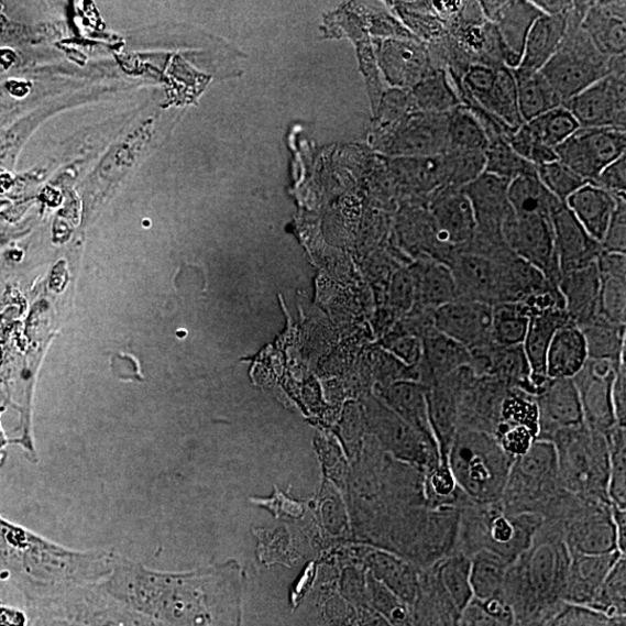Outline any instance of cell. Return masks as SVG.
<instances>
[{"mask_svg": "<svg viewBox=\"0 0 626 626\" xmlns=\"http://www.w3.org/2000/svg\"><path fill=\"white\" fill-rule=\"evenodd\" d=\"M0 550L43 591L66 592L97 584L112 574L114 553L57 546L0 517Z\"/></svg>", "mask_w": 626, "mask_h": 626, "instance_id": "obj_1", "label": "cell"}, {"mask_svg": "<svg viewBox=\"0 0 626 626\" xmlns=\"http://www.w3.org/2000/svg\"><path fill=\"white\" fill-rule=\"evenodd\" d=\"M571 553L556 523L542 526L529 550L508 569L504 600L509 606L541 608L563 596Z\"/></svg>", "mask_w": 626, "mask_h": 626, "instance_id": "obj_2", "label": "cell"}, {"mask_svg": "<svg viewBox=\"0 0 626 626\" xmlns=\"http://www.w3.org/2000/svg\"><path fill=\"white\" fill-rule=\"evenodd\" d=\"M447 463L466 498L486 505L501 502L514 459L487 431L459 427Z\"/></svg>", "mask_w": 626, "mask_h": 626, "instance_id": "obj_3", "label": "cell"}, {"mask_svg": "<svg viewBox=\"0 0 626 626\" xmlns=\"http://www.w3.org/2000/svg\"><path fill=\"white\" fill-rule=\"evenodd\" d=\"M545 523L541 515L508 513L499 503L470 504L460 510L457 551L468 557L490 551L512 565L529 550Z\"/></svg>", "mask_w": 626, "mask_h": 626, "instance_id": "obj_4", "label": "cell"}, {"mask_svg": "<svg viewBox=\"0 0 626 626\" xmlns=\"http://www.w3.org/2000/svg\"><path fill=\"white\" fill-rule=\"evenodd\" d=\"M551 442L557 451L561 488L581 499L611 504L609 446L606 436L585 424L563 431Z\"/></svg>", "mask_w": 626, "mask_h": 626, "instance_id": "obj_5", "label": "cell"}, {"mask_svg": "<svg viewBox=\"0 0 626 626\" xmlns=\"http://www.w3.org/2000/svg\"><path fill=\"white\" fill-rule=\"evenodd\" d=\"M590 4L587 0L573 2L569 11L567 35L558 52L541 70L563 105L613 73L614 57L600 53L587 33L581 29Z\"/></svg>", "mask_w": 626, "mask_h": 626, "instance_id": "obj_6", "label": "cell"}, {"mask_svg": "<svg viewBox=\"0 0 626 626\" xmlns=\"http://www.w3.org/2000/svg\"><path fill=\"white\" fill-rule=\"evenodd\" d=\"M565 493L559 484L554 444L536 440L523 457L514 460L498 503L508 513H532L547 520Z\"/></svg>", "mask_w": 626, "mask_h": 626, "instance_id": "obj_7", "label": "cell"}, {"mask_svg": "<svg viewBox=\"0 0 626 626\" xmlns=\"http://www.w3.org/2000/svg\"><path fill=\"white\" fill-rule=\"evenodd\" d=\"M552 521L560 527L571 553L598 556L618 551L611 504L570 494Z\"/></svg>", "mask_w": 626, "mask_h": 626, "instance_id": "obj_8", "label": "cell"}, {"mask_svg": "<svg viewBox=\"0 0 626 626\" xmlns=\"http://www.w3.org/2000/svg\"><path fill=\"white\" fill-rule=\"evenodd\" d=\"M626 131L613 128H579L556 149L557 160L586 183L625 155Z\"/></svg>", "mask_w": 626, "mask_h": 626, "instance_id": "obj_9", "label": "cell"}, {"mask_svg": "<svg viewBox=\"0 0 626 626\" xmlns=\"http://www.w3.org/2000/svg\"><path fill=\"white\" fill-rule=\"evenodd\" d=\"M508 249L541 272L558 286L560 270L554 245L552 220L537 215L510 213L503 227Z\"/></svg>", "mask_w": 626, "mask_h": 626, "instance_id": "obj_10", "label": "cell"}, {"mask_svg": "<svg viewBox=\"0 0 626 626\" xmlns=\"http://www.w3.org/2000/svg\"><path fill=\"white\" fill-rule=\"evenodd\" d=\"M580 128L626 131V74H612L563 105Z\"/></svg>", "mask_w": 626, "mask_h": 626, "instance_id": "obj_11", "label": "cell"}, {"mask_svg": "<svg viewBox=\"0 0 626 626\" xmlns=\"http://www.w3.org/2000/svg\"><path fill=\"white\" fill-rule=\"evenodd\" d=\"M620 363L589 359L584 369L572 378L578 388L585 424L604 436L617 426L613 385Z\"/></svg>", "mask_w": 626, "mask_h": 626, "instance_id": "obj_12", "label": "cell"}, {"mask_svg": "<svg viewBox=\"0 0 626 626\" xmlns=\"http://www.w3.org/2000/svg\"><path fill=\"white\" fill-rule=\"evenodd\" d=\"M474 376L470 366L426 386L428 418L442 464L460 424V407L466 385Z\"/></svg>", "mask_w": 626, "mask_h": 626, "instance_id": "obj_13", "label": "cell"}, {"mask_svg": "<svg viewBox=\"0 0 626 626\" xmlns=\"http://www.w3.org/2000/svg\"><path fill=\"white\" fill-rule=\"evenodd\" d=\"M484 18L494 25L506 51L505 67H520L527 36L543 13L528 0H484L480 2Z\"/></svg>", "mask_w": 626, "mask_h": 626, "instance_id": "obj_14", "label": "cell"}, {"mask_svg": "<svg viewBox=\"0 0 626 626\" xmlns=\"http://www.w3.org/2000/svg\"><path fill=\"white\" fill-rule=\"evenodd\" d=\"M538 409V439L552 441L563 431L585 425L584 413L573 380H549L535 398Z\"/></svg>", "mask_w": 626, "mask_h": 626, "instance_id": "obj_15", "label": "cell"}, {"mask_svg": "<svg viewBox=\"0 0 626 626\" xmlns=\"http://www.w3.org/2000/svg\"><path fill=\"white\" fill-rule=\"evenodd\" d=\"M433 327L469 350L492 342V306L457 299L433 312Z\"/></svg>", "mask_w": 626, "mask_h": 626, "instance_id": "obj_16", "label": "cell"}, {"mask_svg": "<svg viewBox=\"0 0 626 626\" xmlns=\"http://www.w3.org/2000/svg\"><path fill=\"white\" fill-rule=\"evenodd\" d=\"M428 210L444 244L459 251L472 242L477 224L463 188L444 187L438 190L429 199Z\"/></svg>", "mask_w": 626, "mask_h": 626, "instance_id": "obj_17", "label": "cell"}, {"mask_svg": "<svg viewBox=\"0 0 626 626\" xmlns=\"http://www.w3.org/2000/svg\"><path fill=\"white\" fill-rule=\"evenodd\" d=\"M552 227L560 275L597 262L601 244L581 227L565 204L553 212Z\"/></svg>", "mask_w": 626, "mask_h": 626, "instance_id": "obj_18", "label": "cell"}, {"mask_svg": "<svg viewBox=\"0 0 626 626\" xmlns=\"http://www.w3.org/2000/svg\"><path fill=\"white\" fill-rule=\"evenodd\" d=\"M558 289L565 312L579 329L591 326L601 316V279L597 264L560 275Z\"/></svg>", "mask_w": 626, "mask_h": 626, "instance_id": "obj_19", "label": "cell"}, {"mask_svg": "<svg viewBox=\"0 0 626 626\" xmlns=\"http://www.w3.org/2000/svg\"><path fill=\"white\" fill-rule=\"evenodd\" d=\"M581 29L587 33L603 55L608 57L625 55L626 3L624 0L591 2L582 19Z\"/></svg>", "mask_w": 626, "mask_h": 626, "instance_id": "obj_20", "label": "cell"}, {"mask_svg": "<svg viewBox=\"0 0 626 626\" xmlns=\"http://www.w3.org/2000/svg\"><path fill=\"white\" fill-rule=\"evenodd\" d=\"M565 310L553 309L531 316L523 344L529 369L535 398L542 393L549 378L547 376V355L554 333L570 323Z\"/></svg>", "mask_w": 626, "mask_h": 626, "instance_id": "obj_21", "label": "cell"}, {"mask_svg": "<svg viewBox=\"0 0 626 626\" xmlns=\"http://www.w3.org/2000/svg\"><path fill=\"white\" fill-rule=\"evenodd\" d=\"M455 279L458 299L495 304V268L491 257L457 251L448 264Z\"/></svg>", "mask_w": 626, "mask_h": 626, "instance_id": "obj_22", "label": "cell"}, {"mask_svg": "<svg viewBox=\"0 0 626 626\" xmlns=\"http://www.w3.org/2000/svg\"><path fill=\"white\" fill-rule=\"evenodd\" d=\"M620 557L625 556L618 551L598 556L571 553L567 585L561 598L568 603L590 607Z\"/></svg>", "mask_w": 626, "mask_h": 626, "instance_id": "obj_23", "label": "cell"}, {"mask_svg": "<svg viewBox=\"0 0 626 626\" xmlns=\"http://www.w3.org/2000/svg\"><path fill=\"white\" fill-rule=\"evenodd\" d=\"M381 58L388 80L400 86H416L433 69L428 48L415 41H385Z\"/></svg>", "mask_w": 626, "mask_h": 626, "instance_id": "obj_24", "label": "cell"}, {"mask_svg": "<svg viewBox=\"0 0 626 626\" xmlns=\"http://www.w3.org/2000/svg\"><path fill=\"white\" fill-rule=\"evenodd\" d=\"M618 199L620 198H615L607 190L586 184L574 191L565 205L581 227L601 244L612 222Z\"/></svg>", "mask_w": 626, "mask_h": 626, "instance_id": "obj_25", "label": "cell"}, {"mask_svg": "<svg viewBox=\"0 0 626 626\" xmlns=\"http://www.w3.org/2000/svg\"><path fill=\"white\" fill-rule=\"evenodd\" d=\"M601 279V316L626 327V254L601 252L597 257Z\"/></svg>", "mask_w": 626, "mask_h": 626, "instance_id": "obj_26", "label": "cell"}, {"mask_svg": "<svg viewBox=\"0 0 626 626\" xmlns=\"http://www.w3.org/2000/svg\"><path fill=\"white\" fill-rule=\"evenodd\" d=\"M569 11L559 15L542 14L535 21L526 40L520 67L517 69L541 72L545 68L567 35Z\"/></svg>", "mask_w": 626, "mask_h": 626, "instance_id": "obj_27", "label": "cell"}, {"mask_svg": "<svg viewBox=\"0 0 626 626\" xmlns=\"http://www.w3.org/2000/svg\"><path fill=\"white\" fill-rule=\"evenodd\" d=\"M589 360L586 340L581 329L572 322L553 336L547 355L549 380H572L584 369Z\"/></svg>", "mask_w": 626, "mask_h": 626, "instance_id": "obj_28", "label": "cell"}, {"mask_svg": "<svg viewBox=\"0 0 626 626\" xmlns=\"http://www.w3.org/2000/svg\"><path fill=\"white\" fill-rule=\"evenodd\" d=\"M422 356L429 384L466 369L471 363L470 350L435 327L424 336Z\"/></svg>", "mask_w": 626, "mask_h": 626, "instance_id": "obj_29", "label": "cell"}, {"mask_svg": "<svg viewBox=\"0 0 626 626\" xmlns=\"http://www.w3.org/2000/svg\"><path fill=\"white\" fill-rule=\"evenodd\" d=\"M464 106L480 108L503 124L510 133H515L525 123L520 113L519 101H517L513 72L505 67L496 70L491 88L477 102Z\"/></svg>", "mask_w": 626, "mask_h": 626, "instance_id": "obj_30", "label": "cell"}, {"mask_svg": "<svg viewBox=\"0 0 626 626\" xmlns=\"http://www.w3.org/2000/svg\"><path fill=\"white\" fill-rule=\"evenodd\" d=\"M384 397L406 424L418 431L427 442L438 448L429 424L425 385L399 382L388 386Z\"/></svg>", "mask_w": 626, "mask_h": 626, "instance_id": "obj_31", "label": "cell"}, {"mask_svg": "<svg viewBox=\"0 0 626 626\" xmlns=\"http://www.w3.org/2000/svg\"><path fill=\"white\" fill-rule=\"evenodd\" d=\"M513 75L517 101L525 122L563 106V101L541 72L516 69L513 70Z\"/></svg>", "mask_w": 626, "mask_h": 626, "instance_id": "obj_32", "label": "cell"}, {"mask_svg": "<svg viewBox=\"0 0 626 626\" xmlns=\"http://www.w3.org/2000/svg\"><path fill=\"white\" fill-rule=\"evenodd\" d=\"M416 296L420 304L436 311L458 299L455 279L448 265L429 259L415 274Z\"/></svg>", "mask_w": 626, "mask_h": 626, "instance_id": "obj_33", "label": "cell"}, {"mask_svg": "<svg viewBox=\"0 0 626 626\" xmlns=\"http://www.w3.org/2000/svg\"><path fill=\"white\" fill-rule=\"evenodd\" d=\"M508 200L516 215H537L552 220V215L561 205L537 175L524 176L510 182Z\"/></svg>", "mask_w": 626, "mask_h": 626, "instance_id": "obj_34", "label": "cell"}, {"mask_svg": "<svg viewBox=\"0 0 626 626\" xmlns=\"http://www.w3.org/2000/svg\"><path fill=\"white\" fill-rule=\"evenodd\" d=\"M470 564L473 597L504 598L505 581L510 564L501 556L484 550L473 553L470 557Z\"/></svg>", "mask_w": 626, "mask_h": 626, "instance_id": "obj_35", "label": "cell"}, {"mask_svg": "<svg viewBox=\"0 0 626 626\" xmlns=\"http://www.w3.org/2000/svg\"><path fill=\"white\" fill-rule=\"evenodd\" d=\"M579 123L564 106L525 122L521 132L534 143L556 150L578 129Z\"/></svg>", "mask_w": 626, "mask_h": 626, "instance_id": "obj_36", "label": "cell"}, {"mask_svg": "<svg viewBox=\"0 0 626 626\" xmlns=\"http://www.w3.org/2000/svg\"><path fill=\"white\" fill-rule=\"evenodd\" d=\"M531 316L520 304L492 306V342L503 348L523 347Z\"/></svg>", "mask_w": 626, "mask_h": 626, "instance_id": "obj_37", "label": "cell"}, {"mask_svg": "<svg viewBox=\"0 0 626 626\" xmlns=\"http://www.w3.org/2000/svg\"><path fill=\"white\" fill-rule=\"evenodd\" d=\"M447 151L485 153L488 138L476 117L463 105L447 114Z\"/></svg>", "mask_w": 626, "mask_h": 626, "instance_id": "obj_38", "label": "cell"}, {"mask_svg": "<svg viewBox=\"0 0 626 626\" xmlns=\"http://www.w3.org/2000/svg\"><path fill=\"white\" fill-rule=\"evenodd\" d=\"M416 98L425 113L447 114L462 105L447 72L436 67L416 85Z\"/></svg>", "mask_w": 626, "mask_h": 626, "instance_id": "obj_39", "label": "cell"}, {"mask_svg": "<svg viewBox=\"0 0 626 626\" xmlns=\"http://www.w3.org/2000/svg\"><path fill=\"white\" fill-rule=\"evenodd\" d=\"M581 331L585 336L589 359L618 364L625 359V327L615 326L601 317Z\"/></svg>", "mask_w": 626, "mask_h": 626, "instance_id": "obj_40", "label": "cell"}, {"mask_svg": "<svg viewBox=\"0 0 626 626\" xmlns=\"http://www.w3.org/2000/svg\"><path fill=\"white\" fill-rule=\"evenodd\" d=\"M484 172L510 183L519 177L536 175V166L517 155L506 138L494 136L488 140L485 151Z\"/></svg>", "mask_w": 626, "mask_h": 626, "instance_id": "obj_41", "label": "cell"}, {"mask_svg": "<svg viewBox=\"0 0 626 626\" xmlns=\"http://www.w3.org/2000/svg\"><path fill=\"white\" fill-rule=\"evenodd\" d=\"M470 557L455 551L443 559L440 579L453 607L461 614L473 598Z\"/></svg>", "mask_w": 626, "mask_h": 626, "instance_id": "obj_42", "label": "cell"}, {"mask_svg": "<svg viewBox=\"0 0 626 626\" xmlns=\"http://www.w3.org/2000/svg\"><path fill=\"white\" fill-rule=\"evenodd\" d=\"M444 187L464 188L485 171V153L449 151L441 155Z\"/></svg>", "mask_w": 626, "mask_h": 626, "instance_id": "obj_43", "label": "cell"}, {"mask_svg": "<svg viewBox=\"0 0 626 626\" xmlns=\"http://www.w3.org/2000/svg\"><path fill=\"white\" fill-rule=\"evenodd\" d=\"M609 446V482L608 498L612 506L626 509V431L625 428L616 426L606 435Z\"/></svg>", "mask_w": 626, "mask_h": 626, "instance_id": "obj_44", "label": "cell"}, {"mask_svg": "<svg viewBox=\"0 0 626 626\" xmlns=\"http://www.w3.org/2000/svg\"><path fill=\"white\" fill-rule=\"evenodd\" d=\"M461 626H513L515 614L503 597H473L461 613Z\"/></svg>", "mask_w": 626, "mask_h": 626, "instance_id": "obj_45", "label": "cell"}, {"mask_svg": "<svg viewBox=\"0 0 626 626\" xmlns=\"http://www.w3.org/2000/svg\"><path fill=\"white\" fill-rule=\"evenodd\" d=\"M625 557H620L591 603L593 608L604 615L616 618L625 612Z\"/></svg>", "mask_w": 626, "mask_h": 626, "instance_id": "obj_46", "label": "cell"}, {"mask_svg": "<svg viewBox=\"0 0 626 626\" xmlns=\"http://www.w3.org/2000/svg\"><path fill=\"white\" fill-rule=\"evenodd\" d=\"M536 175L539 182H541L561 204H565L574 191L589 184L558 160L537 166Z\"/></svg>", "mask_w": 626, "mask_h": 626, "instance_id": "obj_47", "label": "cell"}, {"mask_svg": "<svg viewBox=\"0 0 626 626\" xmlns=\"http://www.w3.org/2000/svg\"><path fill=\"white\" fill-rule=\"evenodd\" d=\"M615 619L587 606L567 602L542 626H617Z\"/></svg>", "mask_w": 626, "mask_h": 626, "instance_id": "obj_48", "label": "cell"}, {"mask_svg": "<svg viewBox=\"0 0 626 626\" xmlns=\"http://www.w3.org/2000/svg\"><path fill=\"white\" fill-rule=\"evenodd\" d=\"M601 248L603 252L626 254V199H618Z\"/></svg>", "mask_w": 626, "mask_h": 626, "instance_id": "obj_49", "label": "cell"}, {"mask_svg": "<svg viewBox=\"0 0 626 626\" xmlns=\"http://www.w3.org/2000/svg\"><path fill=\"white\" fill-rule=\"evenodd\" d=\"M607 190L615 198H625L626 194V155L604 168L591 183Z\"/></svg>", "mask_w": 626, "mask_h": 626, "instance_id": "obj_50", "label": "cell"}, {"mask_svg": "<svg viewBox=\"0 0 626 626\" xmlns=\"http://www.w3.org/2000/svg\"><path fill=\"white\" fill-rule=\"evenodd\" d=\"M613 404L617 426L625 428L626 424V363L625 360L619 365L614 385Z\"/></svg>", "mask_w": 626, "mask_h": 626, "instance_id": "obj_51", "label": "cell"}, {"mask_svg": "<svg viewBox=\"0 0 626 626\" xmlns=\"http://www.w3.org/2000/svg\"><path fill=\"white\" fill-rule=\"evenodd\" d=\"M393 295L399 308L408 309L411 307L417 298L415 275L407 273L398 274L394 281Z\"/></svg>", "mask_w": 626, "mask_h": 626, "instance_id": "obj_52", "label": "cell"}, {"mask_svg": "<svg viewBox=\"0 0 626 626\" xmlns=\"http://www.w3.org/2000/svg\"><path fill=\"white\" fill-rule=\"evenodd\" d=\"M393 352L407 363H416L422 358V340L402 337L392 344Z\"/></svg>", "mask_w": 626, "mask_h": 626, "instance_id": "obj_53", "label": "cell"}, {"mask_svg": "<svg viewBox=\"0 0 626 626\" xmlns=\"http://www.w3.org/2000/svg\"><path fill=\"white\" fill-rule=\"evenodd\" d=\"M534 6L547 15H559L567 13L573 6L569 0H534Z\"/></svg>", "mask_w": 626, "mask_h": 626, "instance_id": "obj_54", "label": "cell"}, {"mask_svg": "<svg viewBox=\"0 0 626 626\" xmlns=\"http://www.w3.org/2000/svg\"><path fill=\"white\" fill-rule=\"evenodd\" d=\"M613 520L616 528L617 535V549L622 556H625L626 550V509H619L612 506Z\"/></svg>", "mask_w": 626, "mask_h": 626, "instance_id": "obj_55", "label": "cell"}]
</instances>
